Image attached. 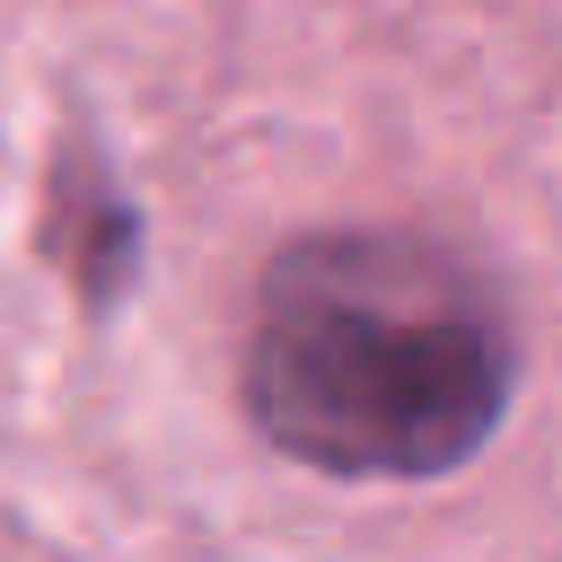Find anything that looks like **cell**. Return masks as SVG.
<instances>
[{
  "mask_svg": "<svg viewBox=\"0 0 562 562\" xmlns=\"http://www.w3.org/2000/svg\"><path fill=\"white\" fill-rule=\"evenodd\" d=\"M53 255L79 272L88 307H105V299L132 281L140 220H132V202H123L97 167H61V184H53Z\"/></svg>",
  "mask_w": 562,
  "mask_h": 562,
  "instance_id": "cell-2",
  "label": "cell"
},
{
  "mask_svg": "<svg viewBox=\"0 0 562 562\" xmlns=\"http://www.w3.org/2000/svg\"><path fill=\"white\" fill-rule=\"evenodd\" d=\"M518 342L492 281L404 228H325L272 255L246 325V422L342 483H439L509 413Z\"/></svg>",
  "mask_w": 562,
  "mask_h": 562,
  "instance_id": "cell-1",
  "label": "cell"
}]
</instances>
